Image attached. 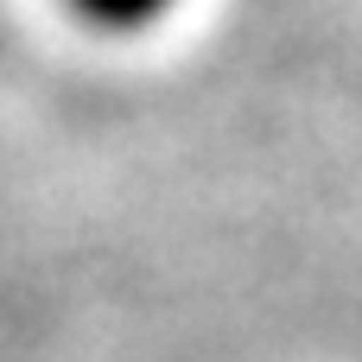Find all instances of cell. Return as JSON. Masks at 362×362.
<instances>
[{
  "label": "cell",
  "mask_w": 362,
  "mask_h": 362,
  "mask_svg": "<svg viewBox=\"0 0 362 362\" xmlns=\"http://www.w3.org/2000/svg\"><path fill=\"white\" fill-rule=\"evenodd\" d=\"M89 32H108V38H134V32H153L178 0H64Z\"/></svg>",
  "instance_id": "obj_1"
}]
</instances>
